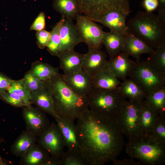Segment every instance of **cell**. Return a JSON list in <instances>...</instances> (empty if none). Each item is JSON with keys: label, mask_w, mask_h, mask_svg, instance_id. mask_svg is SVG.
<instances>
[{"label": "cell", "mask_w": 165, "mask_h": 165, "mask_svg": "<svg viewBox=\"0 0 165 165\" xmlns=\"http://www.w3.org/2000/svg\"><path fill=\"white\" fill-rule=\"evenodd\" d=\"M77 120L78 152L88 165H103L116 158L124 143L116 117L103 116L88 108Z\"/></svg>", "instance_id": "obj_1"}, {"label": "cell", "mask_w": 165, "mask_h": 165, "mask_svg": "<svg viewBox=\"0 0 165 165\" xmlns=\"http://www.w3.org/2000/svg\"><path fill=\"white\" fill-rule=\"evenodd\" d=\"M53 96L57 116L74 122L89 108L86 96L78 95L64 83L59 74L46 81Z\"/></svg>", "instance_id": "obj_2"}, {"label": "cell", "mask_w": 165, "mask_h": 165, "mask_svg": "<svg viewBox=\"0 0 165 165\" xmlns=\"http://www.w3.org/2000/svg\"><path fill=\"white\" fill-rule=\"evenodd\" d=\"M127 25L130 33L153 49L165 45V25L157 15L139 11Z\"/></svg>", "instance_id": "obj_3"}, {"label": "cell", "mask_w": 165, "mask_h": 165, "mask_svg": "<svg viewBox=\"0 0 165 165\" xmlns=\"http://www.w3.org/2000/svg\"><path fill=\"white\" fill-rule=\"evenodd\" d=\"M126 151L132 158L143 164L160 165L165 161V144L154 140L149 135H142L129 139Z\"/></svg>", "instance_id": "obj_4"}, {"label": "cell", "mask_w": 165, "mask_h": 165, "mask_svg": "<svg viewBox=\"0 0 165 165\" xmlns=\"http://www.w3.org/2000/svg\"><path fill=\"white\" fill-rule=\"evenodd\" d=\"M86 96L89 109L112 117H116L126 101L118 88L113 90L92 88Z\"/></svg>", "instance_id": "obj_5"}, {"label": "cell", "mask_w": 165, "mask_h": 165, "mask_svg": "<svg viewBox=\"0 0 165 165\" xmlns=\"http://www.w3.org/2000/svg\"><path fill=\"white\" fill-rule=\"evenodd\" d=\"M79 13L97 22L107 12L116 10L127 16L130 13L129 0H76Z\"/></svg>", "instance_id": "obj_6"}, {"label": "cell", "mask_w": 165, "mask_h": 165, "mask_svg": "<svg viewBox=\"0 0 165 165\" xmlns=\"http://www.w3.org/2000/svg\"><path fill=\"white\" fill-rule=\"evenodd\" d=\"M130 78L148 94L165 88V75L157 72L148 60L136 62Z\"/></svg>", "instance_id": "obj_7"}, {"label": "cell", "mask_w": 165, "mask_h": 165, "mask_svg": "<svg viewBox=\"0 0 165 165\" xmlns=\"http://www.w3.org/2000/svg\"><path fill=\"white\" fill-rule=\"evenodd\" d=\"M142 101L126 100L116 117L123 134L129 139L143 134L140 120Z\"/></svg>", "instance_id": "obj_8"}, {"label": "cell", "mask_w": 165, "mask_h": 165, "mask_svg": "<svg viewBox=\"0 0 165 165\" xmlns=\"http://www.w3.org/2000/svg\"><path fill=\"white\" fill-rule=\"evenodd\" d=\"M75 20V25L82 42L88 47L100 50L104 32L102 28L84 15L79 14Z\"/></svg>", "instance_id": "obj_9"}, {"label": "cell", "mask_w": 165, "mask_h": 165, "mask_svg": "<svg viewBox=\"0 0 165 165\" xmlns=\"http://www.w3.org/2000/svg\"><path fill=\"white\" fill-rule=\"evenodd\" d=\"M38 144L50 156L60 159L64 152L65 144L61 131L57 124L50 123L39 136Z\"/></svg>", "instance_id": "obj_10"}, {"label": "cell", "mask_w": 165, "mask_h": 165, "mask_svg": "<svg viewBox=\"0 0 165 165\" xmlns=\"http://www.w3.org/2000/svg\"><path fill=\"white\" fill-rule=\"evenodd\" d=\"M23 108L22 116L25 123L26 130L38 137L50 125L48 119L45 112L31 105Z\"/></svg>", "instance_id": "obj_11"}, {"label": "cell", "mask_w": 165, "mask_h": 165, "mask_svg": "<svg viewBox=\"0 0 165 165\" xmlns=\"http://www.w3.org/2000/svg\"><path fill=\"white\" fill-rule=\"evenodd\" d=\"M59 34L61 42L59 54L74 50L75 46L82 42L73 20L65 19L61 27Z\"/></svg>", "instance_id": "obj_12"}, {"label": "cell", "mask_w": 165, "mask_h": 165, "mask_svg": "<svg viewBox=\"0 0 165 165\" xmlns=\"http://www.w3.org/2000/svg\"><path fill=\"white\" fill-rule=\"evenodd\" d=\"M61 76L66 84L78 95L86 96L92 88V76L82 69L77 73L64 74Z\"/></svg>", "instance_id": "obj_13"}, {"label": "cell", "mask_w": 165, "mask_h": 165, "mask_svg": "<svg viewBox=\"0 0 165 165\" xmlns=\"http://www.w3.org/2000/svg\"><path fill=\"white\" fill-rule=\"evenodd\" d=\"M107 61L105 52L88 47V52L85 54L82 69L93 76L107 67Z\"/></svg>", "instance_id": "obj_14"}, {"label": "cell", "mask_w": 165, "mask_h": 165, "mask_svg": "<svg viewBox=\"0 0 165 165\" xmlns=\"http://www.w3.org/2000/svg\"><path fill=\"white\" fill-rule=\"evenodd\" d=\"M129 57L122 52L107 61L108 68L119 79L123 80L127 79L134 68L136 62L130 60Z\"/></svg>", "instance_id": "obj_15"}, {"label": "cell", "mask_w": 165, "mask_h": 165, "mask_svg": "<svg viewBox=\"0 0 165 165\" xmlns=\"http://www.w3.org/2000/svg\"><path fill=\"white\" fill-rule=\"evenodd\" d=\"M155 49L149 46L129 31L124 37L123 52L138 62L143 54L150 55Z\"/></svg>", "instance_id": "obj_16"}, {"label": "cell", "mask_w": 165, "mask_h": 165, "mask_svg": "<svg viewBox=\"0 0 165 165\" xmlns=\"http://www.w3.org/2000/svg\"><path fill=\"white\" fill-rule=\"evenodd\" d=\"M127 16L117 10H111L106 13L97 22L108 28L111 31L125 35L129 32L126 24Z\"/></svg>", "instance_id": "obj_17"}, {"label": "cell", "mask_w": 165, "mask_h": 165, "mask_svg": "<svg viewBox=\"0 0 165 165\" xmlns=\"http://www.w3.org/2000/svg\"><path fill=\"white\" fill-rule=\"evenodd\" d=\"M85 54L75 52L74 50L59 54L60 67L64 75L77 73L82 70Z\"/></svg>", "instance_id": "obj_18"}, {"label": "cell", "mask_w": 165, "mask_h": 165, "mask_svg": "<svg viewBox=\"0 0 165 165\" xmlns=\"http://www.w3.org/2000/svg\"><path fill=\"white\" fill-rule=\"evenodd\" d=\"M62 134L65 146L68 150L78 152L79 145L77 137L76 124L74 122L53 117Z\"/></svg>", "instance_id": "obj_19"}, {"label": "cell", "mask_w": 165, "mask_h": 165, "mask_svg": "<svg viewBox=\"0 0 165 165\" xmlns=\"http://www.w3.org/2000/svg\"><path fill=\"white\" fill-rule=\"evenodd\" d=\"M31 94V104H34L39 109L53 117L57 116L52 95L46 83V86L43 88Z\"/></svg>", "instance_id": "obj_20"}, {"label": "cell", "mask_w": 165, "mask_h": 165, "mask_svg": "<svg viewBox=\"0 0 165 165\" xmlns=\"http://www.w3.org/2000/svg\"><path fill=\"white\" fill-rule=\"evenodd\" d=\"M92 77L93 88L113 90L117 88L121 83L119 79L107 67Z\"/></svg>", "instance_id": "obj_21"}, {"label": "cell", "mask_w": 165, "mask_h": 165, "mask_svg": "<svg viewBox=\"0 0 165 165\" xmlns=\"http://www.w3.org/2000/svg\"><path fill=\"white\" fill-rule=\"evenodd\" d=\"M50 156L38 144L36 143L21 157L23 165H45Z\"/></svg>", "instance_id": "obj_22"}, {"label": "cell", "mask_w": 165, "mask_h": 165, "mask_svg": "<svg viewBox=\"0 0 165 165\" xmlns=\"http://www.w3.org/2000/svg\"><path fill=\"white\" fill-rule=\"evenodd\" d=\"M37 137L26 130L24 131L12 145L11 152L17 157H22L36 143L38 140Z\"/></svg>", "instance_id": "obj_23"}, {"label": "cell", "mask_w": 165, "mask_h": 165, "mask_svg": "<svg viewBox=\"0 0 165 165\" xmlns=\"http://www.w3.org/2000/svg\"><path fill=\"white\" fill-rule=\"evenodd\" d=\"M125 35L111 31L104 32L102 43L110 58L123 52Z\"/></svg>", "instance_id": "obj_24"}, {"label": "cell", "mask_w": 165, "mask_h": 165, "mask_svg": "<svg viewBox=\"0 0 165 165\" xmlns=\"http://www.w3.org/2000/svg\"><path fill=\"white\" fill-rule=\"evenodd\" d=\"M159 116L158 113L143 100L140 113V124L143 134L149 135L152 128Z\"/></svg>", "instance_id": "obj_25"}, {"label": "cell", "mask_w": 165, "mask_h": 165, "mask_svg": "<svg viewBox=\"0 0 165 165\" xmlns=\"http://www.w3.org/2000/svg\"><path fill=\"white\" fill-rule=\"evenodd\" d=\"M118 89L122 94L129 100L142 101L146 96L143 90L130 79H126L120 83Z\"/></svg>", "instance_id": "obj_26"}, {"label": "cell", "mask_w": 165, "mask_h": 165, "mask_svg": "<svg viewBox=\"0 0 165 165\" xmlns=\"http://www.w3.org/2000/svg\"><path fill=\"white\" fill-rule=\"evenodd\" d=\"M53 7L65 19L75 20L79 14L76 0H54Z\"/></svg>", "instance_id": "obj_27"}, {"label": "cell", "mask_w": 165, "mask_h": 165, "mask_svg": "<svg viewBox=\"0 0 165 165\" xmlns=\"http://www.w3.org/2000/svg\"><path fill=\"white\" fill-rule=\"evenodd\" d=\"M145 99L146 103L160 116L165 118V88L148 94Z\"/></svg>", "instance_id": "obj_28"}, {"label": "cell", "mask_w": 165, "mask_h": 165, "mask_svg": "<svg viewBox=\"0 0 165 165\" xmlns=\"http://www.w3.org/2000/svg\"><path fill=\"white\" fill-rule=\"evenodd\" d=\"M29 71L34 76L44 81L49 80L59 74L58 68L39 61L32 64Z\"/></svg>", "instance_id": "obj_29"}, {"label": "cell", "mask_w": 165, "mask_h": 165, "mask_svg": "<svg viewBox=\"0 0 165 165\" xmlns=\"http://www.w3.org/2000/svg\"><path fill=\"white\" fill-rule=\"evenodd\" d=\"M147 60L157 72L165 75V45L155 49Z\"/></svg>", "instance_id": "obj_30"}, {"label": "cell", "mask_w": 165, "mask_h": 165, "mask_svg": "<svg viewBox=\"0 0 165 165\" xmlns=\"http://www.w3.org/2000/svg\"><path fill=\"white\" fill-rule=\"evenodd\" d=\"M65 19L62 17L60 21L53 28L50 32L51 37L46 47L49 52L53 55L58 56V49L61 42L60 30Z\"/></svg>", "instance_id": "obj_31"}, {"label": "cell", "mask_w": 165, "mask_h": 165, "mask_svg": "<svg viewBox=\"0 0 165 165\" xmlns=\"http://www.w3.org/2000/svg\"><path fill=\"white\" fill-rule=\"evenodd\" d=\"M19 96L25 102L27 105H31V94L24 84L21 79L13 80L8 90Z\"/></svg>", "instance_id": "obj_32"}, {"label": "cell", "mask_w": 165, "mask_h": 165, "mask_svg": "<svg viewBox=\"0 0 165 165\" xmlns=\"http://www.w3.org/2000/svg\"><path fill=\"white\" fill-rule=\"evenodd\" d=\"M60 165H88L78 152L68 150L60 158Z\"/></svg>", "instance_id": "obj_33"}, {"label": "cell", "mask_w": 165, "mask_h": 165, "mask_svg": "<svg viewBox=\"0 0 165 165\" xmlns=\"http://www.w3.org/2000/svg\"><path fill=\"white\" fill-rule=\"evenodd\" d=\"M149 135L156 141L165 144V118L159 116Z\"/></svg>", "instance_id": "obj_34"}, {"label": "cell", "mask_w": 165, "mask_h": 165, "mask_svg": "<svg viewBox=\"0 0 165 165\" xmlns=\"http://www.w3.org/2000/svg\"><path fill=\"white\" fill-rule=\"evenodd\" d=\"M22 80L25 86L31 93L37 91L46 85L45 81L39 79L29 71L25 74Z\"/></svg>", "instance_id": "obj_35"}, {"label": "cell", "mask_w": 165, "mask_h": 165, "mask_svg": "<svg viewBox=\"0 0 165 165\" xmlns=\"http://www.w3.org/2000/svg\"><path fill=\"white\" fill-rule=\"evenodd\" d=\"M0 98L6 103L16 107L28 106L24 101L16 94L5 91L0 93Z\"/></svg>", "instance_id": "obj_36"}, {"label": "cell", "mask_w": 165, "mask_h": 165, "mask_svg": "<svg viewBox=\"0 0 165 165\" xmlns=\"http://www.w3.org/2000/svg\"><path fill=\"white\" fill-rule=\"evenodd\" d=\"M36 37L38 46L40 48L43 49L46 47L50 40L51 33L43 29L37 31Z\"/></svg>", "instance_id": "obj_37"}, {"label": "cell", "mask_w": 165, "mask_h": 165, "mask_svg": "<svg viewBox=\"0 0 165 165\" xmlns=\"http://www.w3.org/2000/svg\"><path fill=\"white\" fill-rule=\"evenodd\" d=\"M45 27V15L44 13L41 12L36 18L30 27L31 30L37 31L43 30Z\"/></svg>", "instance_id": "obj_38"}, {"label": "cell", "mask_w": 165, "mask_h": 165, "mask_svg": "<svg viewBox=\"0 0 165 165\" xmlns=\"http://www.w3.org/2000/svg\"><path fill=\"white\" fill-rule=\"evenodd\" d=\"M13 80L0 72V93L6 91L10 86Z\"/></svg>", "instance_id": "obj_39"}, {"label": "cell", "mask_w": 165, "mask_h": 165, "mask_svg": "<svg viewBox=\"0 0 165 165\" xmlns=\"http://www.w3.org/2000/svg\"><path fill=\"white\" fill-rule=\"evenodd\" d=\"M142 5L146 12H152L157 9L159 2L158 0H143Z\"/></svg>", "instance_id": "obj_40"}, {"label": "cell", "mask_w": 165, "mask_h": 165, "mask_svg": "<svg viewBox=\"0 0 165 165\" xmlns=\"http://www.w3.org/2000/svg\"><path fill=\"white\" fill-rule=\"evenodd\" d=\"M113 164L114 165H142L143 164L141 162H136L132 159L118 160L116 158L113 160Z\"/></svg>", "instance_id": "obj_41"}, {"label": "cell", "mask_w": 165, "mask_h": 165, "mask_svg": "<svg viewBox=\"0 0 165 165\" xmlns=\"http://www.w3.org/2000/svg\"><path fill=\"white\" fill-rule=\"evenodd\" d=\"M159 5L157 9L158 11H165V0H158Z\"/></svg>", "instance_id": "obj_42"}, {"label": "cell", "mask_w": 165, "mask_h": 165, "mask_svg": "<svg viewBox=\"0 0 165 165\" xmlns=\"http://www.w3.org/2000/svg\"><path fill=\"white\" fill-rule=\"evenodd\" d=\"M4 163L3 162V161L2 160V159L1 157H0V165H3L4 164Z\"/></svg>", "instance_id": "obj_43"}, {"label": "cell", "mask_w": 165, "mask_h": 165, "mask_svg": "<svg viewBox=\"0 0 165 165\" xmlns=\"http://www.w3.org/2000/svg\"><path fill=\"white\" fill-rule=\"evenodd\" d=\"M24 0V1H25V0Z\"/></svg>", "instance_id": "obj_44"}]
</instances>
